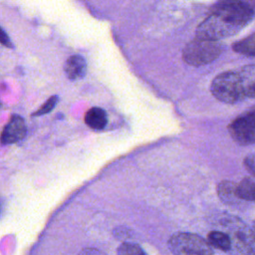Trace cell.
I'll use <instances>...</instances> for the list:
<instances>
[{"label": "cell", "mask_w": 255, "mask_h": 255, "mask_svg": "<svg viewBox=\"0 0 255 255\" xmlns=\"http://www.w3.org/2000/svg\"><path fill=\"white\" fill-rule=\"evenodd\" d=\"M119 254H132V255H138V254H144V251L136 244L133 243H124L122 244L118 249Z\"/></svg>", "instance_id": "obj_16"}, {"label": "cell", "mask_w": 255, "mask_h": 255, "mask_svg": "<svg viewBox=\"0 0 255 255\" xmlns=\"http://www.w3.org/2000/svg\"><path fill=\"white\" fill-rule=\"evenodd\" d=\"M232 138L240 144H252L255 141V112L250 111L234 120L228 127Z\"/></svg>", "instance_id": "obj_6"}, {"label": "cell", "mask_w": 255, "mask_h": 255, "mask_svg": "<svg viewBox=\"0 0 255 255\" xmlns=\"http://www.w3.org/2000/svg\"><path fill=\"white\" fill-rule=\"evenodd\" d=\"M244 91L245 98H254L255 96V67L248 65L238 71Z\"/></svg>", "instance_id": "obj_9"}, {"label": "cell", "mask_w": 255, "mask_h": 255, "mask_svg": "<svg viewBox=\"0 0 255 255\" xmlns=\"http://www.w3.org/2000/svg\"><path fill=\"white\" fill-rule=\"evenodd\" d=\"M65 72L70 80L83 78L87 72V64L85 59L79 55L69 57L65 64Z\"/></svg>", "instance_id": "obj_8"}, {"label": "cell", "mask_w": 255, "mask_h": 255, "mask_svg": "<svg viewBox=\"0 0 255 255\" xmlns=\"http://www.w3.org/2000/svg\"><path fill=\"white\" fill-rule=\"evenodd\" d=\"M26 131V125L23 118L14 115L11 117L1 132L0 142L3 144L17 142L25 136Z\"/></svg>", "instance_id": "obj_7"}, {"label": "cell", "mask_w": 255, "mask_h": 255, "mask_svg": "<svg viewBox=\"0 0 255 255\" xmlns=\"http://www.w3.org/2000/svg\"><path fill=\"white\" fill-rule=\"evenodd\" d=\"M222 46L218 41L195 38L190 41L182 51V59L191 66H203L219 57Z\"/></svg>", "instance_id": "obj_2"}, {"label": "cell", "mask_w": 255, "mask_h": 255, "mask_svg": "<svg viewBox=\"0 0 255 255\" xmlns=\"http://www.w3.org/2000/svg\"><path fill=\"white\" fill-rule=\"evenodd\" d=\"M242 29L241 26L230 19L215 13L210 15L196 29V37L218 41L235 35Z\"/></svg>", "instance_id": "obj_3"}, {"label": "cell", "mask_w": 255, "mask_h": 255, "mask_svg": "<svg viewBox=\"0 0 255 255\" xmlns=\"http://www.w3.org/2000/svg\"><path fill=\"white\" fill-rule=\"evenodd\" d=\"M168 246L171 252L183 255L212 254L213 250L208 241L192 233H177L170 237Z\"/></svg>", "instance_id": "obj_4"}, {"label": "cell", "mask_w": 255, "mask_h": 255, "mask_svg": "<svg viewBox=\"0 0 255 255\" xmlns=\"http://www.w3.org/2000/svg\"><path fill=\"white\" fill-rule=\"evenodd\" d=\"M244 163H245V166L246 168L250 171V173L252 175H254V167H255V164H254V156L253 154H250L249 156H247L244 160Z\"/></svg>", "instance_id": "obj_18"}, {"label": "cell", "mask_w": 255, "mask_h": 255, "mask_svg": "<svg viewBox=\"0 0 255 255\" xmlns=\"http://www.w3.org/2000/svg\"><path fill=\"white\" fill-rule=\"evenodd\" d=\"M212 95L220 102L234 104L245 98L238 71H226L214 78L211 84Z\"/></svg>", "instance_id": "obj_1"}, {"label": "cell", "mask_w": 255, "mask_h": 255, "mask_svg": "<svg viewBox=\"0 0 255 255\" xmlns=\"http://www.w3.org/2000/svg\"><path fill=\"white\" fill-rule=\"evenodd\" d=\"M85 123L93 129H102L108 123L107 113L99 107H94L86 113Z\"/></svg>", "instance_id": "obj_10"}, {"label": "cell", "mask_w": 255, "mask_h": 255, "mask_svg": "<svg viewBox=\"0 0 255 255\" xmlns=\"http://www.w3.org/2000/svg\"><path fill=\"white\" fill-rule=\"evenodd\" d=\"M235 194L239 199L253 201L254 200V181L250 177H245L239 184L235 185Z\"/></svg>", "instance_id": "obj_11"}, {"label": "cell", "mask_w": 255, "mask_h": 255, "mask_svg": "<svg viewBox=\"0 0 255 255\" xmlns=\"http://www.w3.org/2000/svg\"><path fill=\"white\" fill-rule=\"evenodd\" d=\"M58 100H59L58 96H52V97H51L50 99H48V100L46 101V103H45L40 109H38L32 116H33V117H38V116H42V115H45V114L50 113V112L55 108V106L57 105Z\"/></svg>", "instance_id": "obj_15"}, {"label": "cell", "mask_w": 255, "mask_h": 255, "mask_svg": "<svg viewBox=\"0 0 255 255\" xmlns=\"http://www.w3.org/2000/svg\"><path fill=\"white\" fill-rule=\"evenodd\" d=\"M208 243L222 251H228L231 249L230 237L221 231H211L208 234Z\"/></svg>", "instance_id": "obj_12"}, {"label": "cell", "mask_w": 255, "mask_h": 255, "mask_svg": "<svg viewBox=\"0 0 255 255\" xmlns=\"http://www.w3.org/2000/svg\"><path fill=\"white\" fill-rule=\"evenodd\" d=\"M218 195L222 201L233 203V199H239L235 194V184L231 181H222L218 185Z\"/></svg>", "instance_id": "obj_14"}, {"label": "cell", "mask_w": 255, "mask_h": 255, "mask_svg": "<svg viewBox=\"0 0 255 255\" xmlns=\"http://www.w3.org/2000/svg\"><path fill=\"white\" fill-rule=\"evenodd\" d=\"M222 15L244 28L254 16L253 7L242 0H219L211 7V12Z\"/></svg>", "instance_id": "obj_5"}, {"label": "cell", "mask_w": 255, "mask_h": 255, "mask_svg": "<svg viewBox=\"0 0 255 255\" xmlns=\"http://www.w3.org/2000/svg\"><path fill=\"white\" fill-rule=\"evenodd\" d=\"M0 43L8 48H12V43L8 37V35L6 34V32L0 27Z\"/></svg>", "instance_id": "obj_17"}, {"label": "cell", "mask_w": 255, "mask_h": 255, "mask_svg": "<svg viewBox=\"0 0 255 255\" xmlns=\"http://www.w3.org/2000/svg\"><path fill=\"white\" fill-rule=\"evenodd\" d=\"M233 50L236 53L253 57L255 55V36L254 34H251L247 38H244L241 41H238L234 43Z\"/></svg>", "instance_id": "obj_13"}]
</instances>
